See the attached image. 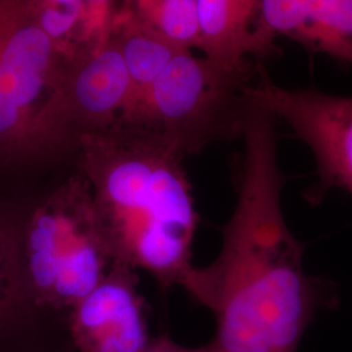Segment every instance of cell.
Returning <instances> with one entry per match:
<instances>
[{"label": "cell", "instance_id": "7c38bea8", "mask_svg": "<svg viewBox=\"0 0 352 352\" xmlns=\"http://www.w3.org/2000/svg\"><path fill=\"white\" fill-rule=\"evenodd\" d=\"M305 24L307 0H258L252 55H267L279 36L298 39Z\"/></svg>", "mask_w": 352, "mask_h": 352}, {"label": "cell", "instance_id": "277c9868", "mask_svg": "<svg viewBox=\"0 0 352 352\" xmlns=\"http://www.w3.org/2000/svg\"><path fill=\"white\" fill-rule=\"evenodd\" d=\"M23 256L37 308L71 309L113 263L91 189L80 173L38 205L23 225Z\"/></svg>", "mask_w": 352, "mask_h": 352}, {"label": "cell", "instance_id": "8992f818", "mask_svg": "<svg viewBox=\"0 0 352 352\" xmlns=\"http://www.w3.org/2000/svg\"><path fill=\"white\" fill-rule=\"evenodd\" d=\"M138 270L113 261L101 282L69 311L78 352H142L151 343Z\"/></svg>", "mask_w": 352, "mask_h": 352}, {"label": "cell", "instance_id": "8fae6325", "mask_svg": "<svg viewBox=\"0 0 352 352\" xmlns=\"http://www.w3.org/2000/svg\"><path fill=\"white\" fill-rule=\"evenodd\" d=\"M296 41L352 63V0H307V24Z\"/></svg>", "mask_w": 352, "mask_h": 352}, {"label": "cell", "instance_id": "7a4b0ae2", "mask_svg": "<svg viewBox=\"0 0 352 352\" xmlns=\"http://www.w3.org/2000/svg\"><path fill=\"white\" fill-rule=\"evenodd\" d=\"M75 146L113 261L149 273L164 289L184 287L199 225L186 158L126 123L81 135Z\"/></svg>", "mask_w": 352, "mask_h": 352}, {"label": "cell", "instance_id": "4fadbf2b", "mask_svg": "<svg viewBox=\"0 0 352 352\" xmlns=\"http://www.w3.org/2000/svg\"><path fill=\"white\" fill-rule=\"evenodd\" d=\"M175 1L179 0H124L123 13L142 24H148L162 8Z\"/></svg>", "mask_w": 352, "mask_h": 352}, {"label": "cell", "instance_id": "30bf717a", "mask_svg": "<svg viewBox=\"0 0 352 352\" xmlns=\"http://www.w3.org/2000/svg\"><path fill=\"white\" fill-rule=\"evenodd\" d=\"M23 225L24 221L0 212V338L36 308L24 266Z\"/></svg>", "mask_w": 352, "mask_h": 352}, {"label": "cell", "instance_id": "5bb4252c", "mask_svg": "<svg viewBox=\"0 0 352 352\" xmlns=\"http://www.w3.org/2000/svg\"><path fill=\"white\" fill-rule=\"evenodd\" d=\"M142 352H218V350L215 349L213 342L199 347H187L164 336L153 338L149 346Z\"/></svg>", "mask_w": 352, "mask_h": 352}, {"label": "cell", "instance_id": "ba28073f", "mask_svg": "<svg viewBox=\"0 0 352 352\" xmlns=\"http://www.w3.org/2000/svg\"><path fill=\"white\" fill-rule=\"evenodd\" d=\"M202 55L232 71L252 69L258 0H196Z\"/></svg>", "mask_w": 352, "mask_h": 352}, {"label": "cell", "instance_id": "6da1fadb", "mask_svg": "<svg viewBox=\"0 0 352 352\" xmlns=\"http://www.w3.org/2000/svg\"><path fill=\"white\" fill-rule=\"evenodd\" d=\"M241 138L238 202L221 251L195 266L183 289L213 314L218 352H296L325 292L305 273L282 209L277 119L252 102Z\"/></svg>", "mask_w": 352, "mask_h": 352}, {"label": "cell", "instance_id": "52a82bcc", "mask_svg": "<svg viewBox=\"0 0 352 352\" xmlns=\"http://www.w3.org/2000/svg\"><path fill=\"white\" fill-rule=\"evenodd\" d=\"M131 97V77L109 28L81 56L72 75L62 76V111L76 141L81 135L116 126Z\"/></svg>", "mask_w": 352, "mask_h": 352}, {"label": "cell", "instance_id": "3957f363", "mask_svg": "<svg viewBox=\"0 0 352 352\" xmlns=\"http://www.w3.org/2000/svg\"><path fill=\"white\" fill-rule=\"evenodd\" d=\"M252 74L182 50L120 123L161 136L184 158L199 154L217 142L243 136L252 107Z\"/></svg>", "mask_w": 352, "mask_h": 352}, {"label": "cell", "instance_id": "9a60e30c", "mask_svg": "<svg viewBox=\"0 0 352 352\" xmlns=\"http://www.w3.org/2000/svg\"><path fill=\"white\" fill-rule=\"evenodd\" d=\"M45 3L59 6V7H67V8H80L84 10L85 6H94V7H102L109 1V0H42Z\"/></svg>", "mask_w": 352, "mask_h": 352}, {"label": "cell", "instance_id": "5b68a950", "mask_svg": "<svg viewBox=\"0 0 352 352\" xmlns=\"http://www.w3.org/2000/svg\"><path fill=\"white\" fill-rule=\"evenodd\" d=\"M248 96L312 151L320 192L340 188L352 195V97L282 88L266 76L252 84Z\"/></svg>", "mask_w": 352, "mask_h": 352}, {"label": "cell", "instance_id": "9c48e42d", "mask_svg": "<svg viewBox=\"0 0 352 352\" xmlns=\"http://www.w3.org/2000/svg\"><path fill=\"white\" fill-rule=\"evenodd\" d=\"M110 32L124 58L132 82L129 109L151 88V84L162 74L176 54L184 49L177 47L149 26L144 25L124 13L113 19Z\"/></svg>", "mask_w": 352, "mask_h": 352}]
</instances>
